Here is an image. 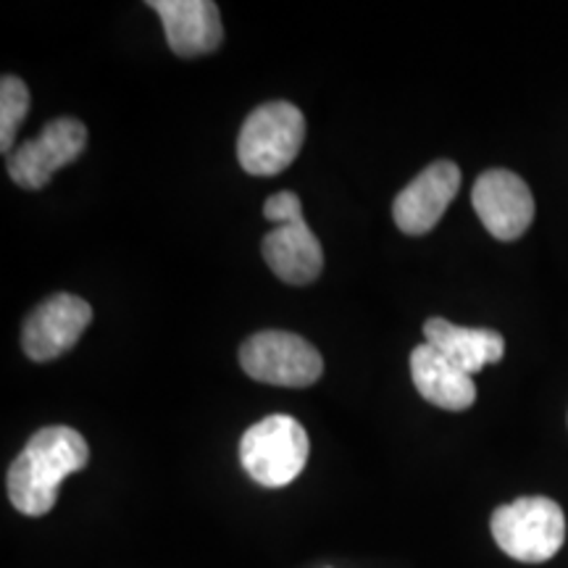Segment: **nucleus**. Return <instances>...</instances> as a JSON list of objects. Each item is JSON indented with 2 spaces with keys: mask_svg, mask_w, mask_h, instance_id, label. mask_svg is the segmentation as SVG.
I'll use <instances>...</instances> for the list:
<instances>
[{
  "mask_svg": "<svg viewBox=\"0 0 568 568\" xmlns=\"http://www.w3.org/2000/svg\"><path fill=\"white\" fill-rule=\"evenodd\" d=\"M90 460V447L71 426H45L34 432L19 458L9 468L11 506L24 516H45L59 500L61 481L82 471Z\"/></svg>",
  "mask_w": 568,
  "mask_h": 568,
  "instance_id": "f257e3e1",
  "label": "nucleus"
},
{
  "mask_svg": "<svg viewBox=\"0 0 568 568\" xmlns=\"http://www.w3.org/2000/svg\"><path fill=\"white\" fill-rule=\"evenodd\" d=\"M264 216L276 226L264 237V258L272 272L287 284H311L324 268L322 243L305 224L295 193H276L266 201Z\"/></svg>",
  "mask_w": 568,
  "mask_h": 568,
  "instance_id": "f03ea898",
  "label": "nucleus"
},
{
  "mask_svg": "<svg viewBox=\"0 0 568 568\" xmlns=\"http://www.w3.org/2000/svg\"><path fill=\"white\" fill-rule=\"evenodd\" d=\"M305 140V116L287 101L251 111L237 138V161L247 174L274 176L297 159Z\"/></svg>",
  "mask_w": 568,
  "mask_h": 568,
  "instance_id": "7ed1b4c3",
  "label": "nucleus"
},
{
  "mask_svg": "<svg viewBox=\"0 0 568 568\" xmlns=\"http://www.w3.org/2000/svg\"><path fill=\"white\" fill-rule=\"evenodd\" d=\"M493 537L521 564H545L564 548L566 516L550 497H518L493 514Z\"/></svg>",
  "mask_w": 568,
  "mask_h": 568,
  "instance_id": "20e7f679",
  "label": "nucleus"
},
{
  "mask_svg": "<svg viewBox=\"0 0 568 568\" xmlns=\"http://www.w3.org/2000/svg\"><path fill=\"white\" fill-rule=\"evenodd\" d=\"M308 435L293 416H268L240 439V464L247 477L264 487H284L301 477L308 464Z\"/></svg>",
  "mask_w": 568,
  "mask_h": 568,
  "instance_id": "39448f33",
  "label": "nucleus"
},
{
  "mask_svg": "<svg viewBox=\"0 0 568 568\" xmlns=\"http://www.w3.org/2000/svg\"><path fill=\"white\" fill-rule=\"evenodd\" d=\"M240 366L255 382L274 387L303 389L324 374L322 353L293 332H258L240 347Z\"/></svg>",
  "mask_w": 568,
  "mask_h": 568,
  "instance_id": "423d86ee",
  "label": "nucleus"
},
{
  "mask_svg": "<svg viewBox=\"0 0 568 568\" xmlns=\"http://www.w3.org/2000/svg\"><path fill=\"white\" fill-rule=\"evenodd\" d=\"M84 145H88V126L69 116L55 119L42 126L38 138L27 140L11 153V180L24 190L45 187L59 169L80 159Z\"/></svg>",
  "mask_w": 568,
  "mask_h": 568,
  "instance_id": "0eeeda50",
  "label": "nucleus"
},
{
  "mask_svg": "<svg viewBox=\"0 0 568 568\" xmlns=\"http://www.w3.org/2000/svg\"><path fill=\"white\" fill-rule=\"evenodd\" d=\"M471 203L481 224L500 243H514L535 219V197L529 184L506 169H489L474 182Z\"/></svg>",
  "mask_w": 568,
  "mask_h": 568,
  "instance_id": "6e6552de",
  "label": "nucleus"
},
{
  "mask_svg": "<svg viewBox=\"0 0 568 568\" xmlns=\"http://www.w3.org/2000/svg\"><path fill=\"white\" fill-rule=\"evenodd\" d=\"M92 322V308L82 297L59 293L42 301L38 308L27 316L24 332H21V347L27 358L53 361L69 353L82 337Z\"/></svg>",
  "mask_w": 568,
  "mask_h": 568,
  "instance_id": "1a4fd4ad",
  "label": "nucleus"
},
{
  "mask_svg": "<svg viewBox=\"0 0 568 568\" xmlns=\"http://www.w3.org/2000/svg\"><path fill=\"white\" fill-rule=\"evenodd\" d=\"M460 190V169L453 161H435L426 166L393 203L397 230L406 234H426L439 224L447 205Z\"/></svg>",
  "mask_w": 568,
  "mask_h": 568,
  "instance_id": "9d476101",
  "label": "nucleus"
},
{
  "mask_svg": "<svg viewBox=\"0 0 568 568\" xmlns=\"http://www.w3.org/2000/svg\"><path fill=\"white\" fill-rule=\"evenodd\" d=\"M148 6L163 21L169 48L182 59H197L222 45V17L211 0H151Z\"/></svg>",
  "mask_w": 568,
  "mask_h": 568,
  "instance_id": "9b49d317",
  "label": "nucleus"
},
{
  "mask_svg": "<svg viewBox=\"0 0 568 568\" xmlns=\"http://www.w3.org/2000/svg\"><path fill=\"white\" fill-rule=\"evenodd\" d=\"M410 376L418 395L432 406L443 410H466L477 403V385L474 376L453 366L443 353H437L432 345H418L410 353Z\"/></svg>",
  "mask_w": 568,
  "mask_h": 568,
  "instance_id": "f8f14e48",
  "label": "nucleus"
},
{
  "mask_svg": "<svg viewBox=\"0 0 568 568\" xmlns=\"http://www.w3.org/2000/svg\"><path fill=\"white\" fill-rule=\"evenodd\" d=\"M426 345L443 353L453 366L474 376L506 355V339L495 329H471V326L450 324L447 318H429L424 324Z\"/></svg>",
  "mask_w": 568,
  "mask_h": 568,
  "instance_id": "ddd939ff",
  "label": "nucleus"
},
{
  "mask_svg": "<svg viewBox=\"0 0 568 568\" xmlns=\"http://www.w3.org/2000/svg\"><path fill=\"white\" fill-rule=\"evenodd\" d=\"M30 90L19 77L6 74L0 80V151L3 153H11L19 126L30 111Z\"/></svg>",
  "mask_w": 568,
  "mask_h": 568,
  "instance_id": "4468645a",
  "label": "nucleus"
}]
</instances>
